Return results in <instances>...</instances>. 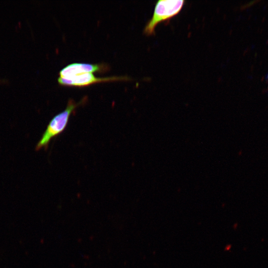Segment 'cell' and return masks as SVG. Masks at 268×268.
Returning <instances> with one entry per match:
<instances>
[{"instance_id":"1","label":"cell","mask_w":268,"mask_h":268,"mask_svg":"<svg viewBox=\"0 0 268 268\" xmlns=\"http://www.w3.org/2000/svg\"><path fill=\"white\" fill-rule=\"evenodd\" d=\"M87 100L84 97L77 102L69 99L66 109L55 116L49 123L46 129L36 145L35 150L38 151L43 148L46 149L51 140L60 134L66 128L70 116L75 109Z\"/></svg>"},{"instance_id":"4","label":"cell","mask_w":268,"mask_h":268,"mask_svg":"<svg viewBox=\"0 0 268 268\" xmlns=\"http://www.w3.org/2000/svg\"><path fill=\"white\" fill-rule=\"evenodd\" d=\"M109 68L105 64H92L87 63H72L62 68L60 72V77H69L74 75L96 71H104Z\"/></svg>"},{"instance_id":"3","label":"cell","mask_w":268,"mask_h":268,"mask_svg":"<svg viewBox=\"0 0 268 268\" xmlns=\"http://www.w3.org/2000/svg\"><path fill=\"white\" fill-rule=\"evenodd\" d=\"M127 76H113L104 77H97L92 72H85L78 74L69 77H59L58 81L62 85L83 86L98 82L128 79Z\"/></svg>"},{"instance_id":"2","label":"cell","mask_w":268,"mask_h":268,"mask_svg":"<svg viewBox=\"0 0 268 268\" xmlns=\"http://www.w3.org/2000/svg\"><path fill=\"white\" fill-rule=\"evenodd\" d=\"M185 1L183 0H160L156 3L153 15L147 23L143 33L147 36L154 35L157 25L170 20L182 10Z\"/></svg>"}]
</instances>
